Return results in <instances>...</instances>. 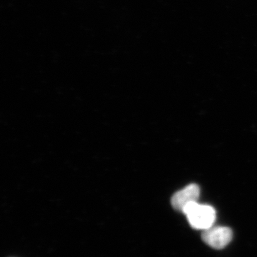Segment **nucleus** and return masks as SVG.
<instances>
[{"label":"nucleus","mask_w":257,"mask_h":257,"mask_svg":"<svg viewBox=\"0 0 257 257\" xmlns=\"http://www.w3.org/2000/svg\"><path fill=\"white\" fill-rule=\"evenodd\" d=\"M233 237L231 229L226 226H211L202 231V239L207 245L215 249L227 246Z\"/></svg>","instance_id":"nucleus-2"},{"label":"nucleus","mask_w":257,"mask_h":257,"mask_svg":"<svg viewBox=\"0 0 257 257\" xmlns=\"http://www.w3.org/2000/svg\"><path fill=\"white\" fill-rule=\"evenodd\" d=\"M182 212L187 216L189 224L198 230H206L214 226L216 221L215 209L207 204L193 202L184 208Z\"/></svg>","instance_id":"nucleus-1"},{"label":"nucleus","mask_w":257,"mask_h":257,"mask_svg":"<svg viewBox=\"0 0 257 257\" xmlns=\"http://www.w3.org/2000/svg\"><path fill=\"white\" fill-rule=\"evenodd\" d=\"M200 195V188L196 184H191L174 194L171 199L172 207L176 210L182 211L193 202H197Z\"/></svg>","instance_id":"nucleus-3"}]
</instances>
